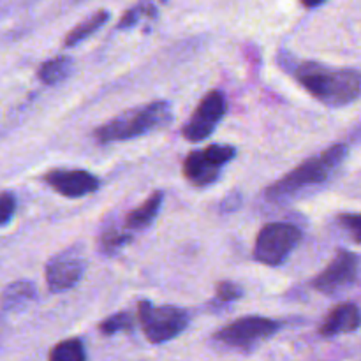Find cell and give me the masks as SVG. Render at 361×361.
Here are the masks:
<instances>
[{
  "label": "cell",
  "instance_id": "1",
  "mask_svg": "<svg viewBox=\"0 0 361 361\" xmlns=\"http://www.w3.org/2000/svg\"><path fill=\"white\" fill-rule=\"evenodd\" d=\"M289 69L296 81L328 108H344L361 95V73L356 69H334L319 62H298Z\"/></svg>",
  "mask_w": 361,
  "mask_h": 361
},
{
  "label": "cell",
  "instance_id": "2",
  "mask_svg": "<svg viewBox=\"0 0 361 361\" xmlns=\"http://www.w3.org/2000/svg\"><path fill=\"white\" fill-rule=\"evenodd\" d=\"M348 145L337 143L331 145L330 148H326V150L321 152V154L303 161L302 164L296 166L293 171H289L288 175H284L281 180H277V182L267 190L268 200H291V197L303 194L305 190L312 189V187L324 183L330 178L331 173L344 162V159L348 157Z\"/></svg>",
  "mask_w": 361,
  "mask_h": 361
},
{
  "label": "cell",
  "instance_id": "3",
  "mask_svg": "<svg viewBox=\"0 0 361 361\" xmlns=\"http://www.w3.org/2000/svg\"><path fill=\"white\" fill-rule=\"evenodd\" d=\"M173 111L168 101H154L127 109L95 130L99 143H115L145 136L171 123Z\"/></svg>",
  "mask_w": 361,
  "mask_h": 361
},
{
  "label": "cell",
  "instance_id": "4",
  "mask_svg": "<svg viewBox=\"0 0 361 361\" xmlns=\"http://www.w3.org/2000/svg\"><path fill=\"white\" fill-rule=\"evenodd\" d=\"M137 317L145 337L152 344H164L173 341L189 324V314L183 309L173 305L155 307L148 300L137 303Z\"/></svg>",
  "mask_w": 361,
  "mask_h": 361
},
{
  "label": "cell",
  "instance_id": "5",
  "mask_svg": "<svg viewBox=\"0 0 361 361\" xmlns=\"http://www.w3.org/2000/svg\"><path fill=\"white\" fill-rule=\"evenodd\" d=\"M302 242L298 226L288 222H271L259 231L254 245V257L268 267H279Z\"/></svg>",
  "mask_w": 361,
  "mask_h": 361
},
{
  "label": "cell",
  "instance_id": "6",
  "mask_svg": "<svg viewBox=\"0 0 361 361\" xmlns=\"http://www.w3.org/2000/svg\"><path fill=\"white\" fill-rule=\"evenodd\" d=\"M235 157L236 148L231 145H210L190 152L183 161V176L196 187L212 185L221 176V169Z\"/></svg>",
  "mask_w": 361,
  "mask_h": 361
},
{
  "label": "cell",
  "instance_id": "7",
  "mask_svg": "<svg viewBox=\"0 0 361 361\" xmlns=\"http://www.w3.org/2000/svg\"><path fill=\"white\" fill-rule=\"evenodd\" d=\"M282 324L275 319L261 316H247L233 321L228 326L222 328L215 338L229 348L242 349V351H250L256 348L259 342L267 341L271 335L281 330Z\"/></svg>",
  "mask_w": 361,
  "mask_h": 361
},
{
  "label": "cell",
  "instance_id": "8",
  "mask_svg": "<svg viewBox=\"0 0 361 361\" xmlns=\"http://www.w3.org/2000/svg\"><path fill=\"white\" fill-rule=\"evenodd\" d=\"M228 102H226L224 94L221 90H212L201 99L197 108L194 109L192 116L187 120L183 126L182 134L190 143L207 140L210 134H214L215 127L221 123V120L226 116Z\"/></svg>",
  "mask_w": 361,
  "mask_h": 361
},
{
  "label": "cell",
  "instance_id": "9",
  "mask_svg": "<svg viewBox=\"0 0 361 361\" xmlns=\"http://www.w3.org/2000/svg\"><path fill=\"white\" fill-rule=\"evenodd\" d=\"M360 259L349 250H338L330 264L312 281V288L323 295L335 296L348 291L358 277Z\"/></svg>",
  "mask_w": 361,
  "mask_h": 361
},
{
  "label": "cell",
  "instance_id": "10",
  "mask_svg": "<svg viewBox=\"0 0 361 361\" xmlns=\"http://www.w3.org/2000/svg\"><path fill=\"white\" fill-rule=\"evenodd\" d=\"M85 274V259L81 252L67 249L56 254L46 264V284L51 293H66L81 281Z\"/></svg>",
  "mask_w": 361,
  "mask_h": 361
},
{
  "label": "cell",
  "instance_id": "11",
  "mask_svg": "<svg viewBox=\"0 0 361 361\" xmlns=\"http://www.w3.org/2000/svg\"><path fill=\"white\" fill-rule=\"evenodd\" d=\"M46 183L60 196L76 197L88 196L99 189V178L88 173L87 169H51L42 176Z\"/></svg>",
  "mask_w": 361,
  "mask_h": 361
},
{
  "label": "cell",
  "instance_id": "12",
  "mask_svg": "<svg viewBox=\"0 0 361 361\" xmlns=\"http://www.w3.org/2000/svg\"><path fill=\"white\" fill-rule=\"evenodd\" d=\"M361 326V309L355 303H342L337 305L321 324L319 331L323 337L353 334Z\"/></svg>",
  "mask_w": 361,
  "mask_h": 361
},
{
  "label": "cell",
  "instance_id": "13",
  "mask_svg": "<svg viewBox=\"0 0 361 361\" xmlns=\"http://www.w3.org/2000/svg\"><path fill=\"white\" fill-rule=\"evenodd\" d=\"M37 296V288L32 281H16L7 286L0 295V309L4 312H18L30 305Z\"/></svg>",
  "mask_w": 361,
  "mask_h": 361
},
{
  "label": "cell",
  "instance_id": "14",
  "mask_svg": "<svg viewBox=\"0 0 361 361\" xmlns=\"http://www.w3.org/2000/svg\"><path fill=\"white\" fill-rule=\"evenodd\" d=\"M164 201V192L157 190V192L150 194L147 201L141 207L134 208L129 215L126 217V228L127 229H145L155 221L159 215V210Z\"/></svg>",
  "mask_w": 361,
  "mask_h": 361
},
{
  "label": "cell",
  "instance_id": "15",
  "mask_svg": "<svg viewBox=\"0 0 361 361\" xmlns=\"http://www.w3.org/2000/svg\"><path fill=\"white\" fill-rule=\"evenodd\" d=\"M74 62L71 56H55L51 60H46L37 69V78L44 85H59L71 76Z\"/></svg>",
  "mask_w": 361,
  "mask_h": 361
},
{
  "label": "cell",
  "instance_id": "16",
  "mask_svg": "<svg viewBox=\"0 0 361 361\" xmlns=\"http://www.w3.org/2000/svg\"><path fill=\"white\" fill-rule=\"evenodd\" d=\"M108 20H109L108 11H106V9L97 11V13L92 14L88 20L78 23L76 27H74L73 30H71L69 34L66 35L63 46H67V48H73V46L80 44V42H83L85 39L90 37L92 34H95V32H97L99 28L102 27V25H106V21H108Z\"/></svg>",
  "mask_w": 361,
  "mask_h": 361
},
{
  "label": "cell",
  "instance_id": "17",
  "mask_svg": "<svg viewBox=\"0 0 361 361\" xmlns=\"http://www.w3.org/2000/svg\"><path fill=\"white\" fill-rule=\"evenodd\" d=\"M49 361H87L83 342L80 338H67L59 342L55 348L49 351Z\"/></svg>",
  "mask_w": 361,
  "mask_h": 361
},
{
  "label": "cell",
  "instance_id": "18",
  "mask_svg": "<svg viewBox=\"0 0 361 361\" xmlns=\"http://www.w3.org/2000/svg\"><path fill=\"white\" fill-rule=\"evenodd\" d=\"M130 238H133V236H130L127 231H122V229L115 228V226H109L101 236L102 252L106 254L116 252V250L122 249L123 245H127V243L130 242Z\"/></svg>",
  "mask_w": 361,
  "mask_h": 361
},
{
  "label": "cell",
  "instance_id": "19",
  "mask_svg": "<svg viewBox=\"0 0 361 361\" xmlns=\"http://www.w3.org/2000/svg\"><path fill=\"white\" fill-rule=\"evenodd\" d=\"M155 14H157V9H155L154 4H137L133 9L123 13L118 28L120 30H123V28H133L140 20H143V18H155Z\"/></svg>",
  "mask_w": 361,
  "mask_h": 361
},
{
  "label": "cell",
  "instance_id": "20",
  "mask_svg": "<svg viewBox=\"0 0 361 361\" xmlns=\"http://www.w3.org/2000/svg\"><path fill=\"white\" fill-rule=\"evenodd\" d=\"M130 330H133V317H130L129 312H118L99 324V331H101L102 335H115L118 334V331Z\"/></svg>",
  "mask_w": 361,
  "mask_h": 361
},
{
  "label": "cell",
  "instance_id": "21",
  "mask_svg": "<svg viewBox=\"0 0 361 361\" xmlns=\"http://www.w3.org/2000/svg\"><path fill=\"white\" fill-rule=\"evenodd\" d=\"M337 221L341 228L349 233L353 242L361 243V214H341Z\"/></svg>",
  "mask_w": 361,
  "mask_h": 361
},
{
  "label": "cell",
  "instance_id": "22",
  "mask_svg": "<svg viewBox=\"0 0 361 361\" xmlns=\"http://www.w3.org/2000/svg\"><path fill=\"white\" fill-rule=\"evenodd\" d=\"M243 291L238 284L235 282H229V281H222L215 286V296H217L219 302H224V303H231L236 302V300L242 298Z\"/></svg>",
  "mask_w": 361,
  "mask_h": 361
},
{
  "label": "cell",
  "instance_id": "23",
  "mask_svg": "<svg viewBox=\"0 0 361 361\" xmlns=\"http://www.w3.org/2000/svg\"><path fill=\"white\" fill-rule=\"evenodd\" d=\"M16 212V197L13 192H0V226H6L13 221Z\"/></svg>",
  "mask_w": 361,
  "mask_h": 361
},
{
  "label": "cell",
  "instance_id": "24",
  "mask_svg": "<svg viewBox=\"0 0 361 361\" xmlns=\"http://www.w3.org/2000/svg\"><path fill=\"white\" fill-rule=\"evenodd\" d=\"M317 6H321V2H303V7H307V9H312Z\"/></svg>",
  "mask_w": 361,
  "mask_h": 361
}]
</instances>
